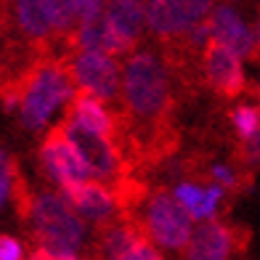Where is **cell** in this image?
I'll list each match as a JSON object with an SVG mask.
<instances>
[{"label":"cell","instance_id":"obj_1","mask_svg":"<svg viewBox=\"0 0 260 260\" xmlns=\"http://www.w3.org/2000/svg\"><path fill=\"white\" fill-rule=\"evenodd\" d=\"M29 223L40 244L53 255L77 252L82 247V239H85V226H82L77 210L69 205L67 197L53 191L38 194L32 199Z\"/></svg>","mask_w":260,"mask_h":260},{"label":"cell","instance_id":"obj_2","mask_svg":"<svg viewBox=\"0 0 260 260\" xmlns=\"http://www.w3.org/2000/svg\"><path fill=\"white\" fill-rule=\"evenodd\" d=\"M120 90L127 109L136 117L144 120L159 117L170 99V82L162 61L154 53H136L133 58H127L120 77Z\"/></svg>","mask_w":260,"mask_h":260},{"label":"cell","instance_id":"obj_3","mask_svg":"<svg viewBox=\"0 0 260 260\" xmlns=\"http://www.w3.org/2000/svg\"><path fill=\"white\" fill-rule=\"evenodd\" d=\"M75 80L61 67L45 64L27 77L24 90L19 93V114L29 130H43L61 104L72 101Z\"/></svg>","mask_w":260,"mask_h":260},{"label":"cell","instance_id":"obj_4","mask_svg":"<svg viewBox=\"0 0 260 260\" xmlns=\"http://www.w3.org/2000/svg\"><path fill=\"white\" fill-rule=\"evenodd\" d=\"M61 133H64V138L69 141V144L75 146V151L80 154L82 165L88 168L90 175H96L99 181L117 178V173H120V157H117L112 141L106 136L96 133V130H90L85 125H80L75 117L61 122Z\"/></svg>","mask_w":260,"mask_h":260},{"label":"cell","instance_id":"obj_5","mask_svg":"<svg viewBox=\"0 0 260 260\" xmlns=\"http://www.w3.org/2000/svg\"><path fill=\"white\" fill-rule=\"evenodd\" d=\"M146 229L157 244L168 250H181L191 236V215L181 207L173 194H154L146 207Z\"/></svg>","mask_w":260,"mask_h":260},{"label":"cell","instance_id":"obj_6","mask_svg":"<svg viewBox=\"0 0 260 260\" xmlns=\"http://www.w3.org/2000/svg\"><path fill=\"white\" fill-rule=\"evenodd\" d=\"M215 0H149L146 3V24L159 38L186 35L197 21L210 16Z\"/></svg>","mask_w":260,"mask_h":260},{"label":"cell","instance_id":"obj_7","mask_svg":"<svg viewBox=\"0 0 260 260\" xmlns=\"http://www.w3.org/2000/svg\"><path fill=\"white\" fill-rule=\"evenodd\" d=\"M120 67L112 56L99 51H82L72 61V80L82 90L93 93L104 101H112L120 96Z\"/></svg>","mask_w":260,"mask_h":260},{"label":"cell","instance_id":"obj_8","mask_svg":"<svg viewBox=\"0 0 260 260\" xmlns=\"http://www.w3.org/2000/svg\"><path fill=\"white\" fill-rule=\"evenodd\" d=\"M43 162H45V170H48V175L64 188V191H69L72 186L88 181V168L82 165L80 154L75 151V146L69 144V141L64 138L61 127H56L48 133V138H45L43 144Z\"/></svg>","mask_w":260,"mask_h":260},{"label":"cell","instance_id":"obj_9","mask_svg":"<svg viewBox=\"0 0 260 260\" xmlns=\"http://www.w3.org/2000/svg\"><path fill=\"white\" fill-rule=\"evenodd\" d=\"M207 19H210V43L223 45V48H229L239 58L250 56L255 51V35L231 6L212 8Z\"/></svg>","mask_w":260,"mask_h":260},{"label":"cell","instance_id":"obj_10","mask_svg":"<svg viewBox=\"0 0 260 260\" xmlns=\"http://www.w3.org/2000/svg\"><path fill=\"white\" fill-rule=\"evenodd\" d=\"M205 72L210 85L220 90L223 96H236L244 90V72H242V58L223 48L218 43H207L205 51Z\"/></svg>","mask_w":260,"mask_h":260},{"label":"cell","instance_id":"obj_11","mask_svg":"<svg viewBox=\"0 0 260 260\" xmlns=\"http://www.w3.org/2000/svg\"><path fill=\"white\" fill-rule=\"evenodd\" d=\"M104 19L125 48H130L144 32L146 24V3L144 0H106Z\"/></svg>","mask_w":260,"mask_h":260},{"label":"cell","instance_id":"obj_12","mask_svg":"<svg viewBox=\"0 0 260 260\" xmlns=\"http://www.w3.org/2000/svg\"><path fill=\"white\" fill-rule=\"evenodd\" d=\"M231 255V234L215 220H205L197 226L186 242V260H229Z\"/></svg>","mask_w":260,"mask_h":260},{"label":"cell","instance_id":"obj_13","mask_svg":"<svg viewBox=\"0 0 260 260\" xmlns=\"http://www.w3.org/2000/svg\"><path fill=\"white\" fill-rule=\"evenodd\" d=\"M69 199V205L77 210V215L90 218V220H106L117 210V199L106 186L93 183V181H82L72 186L69 191H64Z\"/></svg>","mask_w":260,"mask_h":260},{"label":"cell","instance_id":"obj_14","mask_svg":"<svg viewBox=\"0 0 260 260\" xmlns=\"http://www.w3.org/2000/svg\"><path fill=\"white\" fill-rule=\"evenodd\" d=\"M175 199L181 202V207L188 212L191 218L197 220H207L218 212V205H220V197H223V188L215 183L210 188H199L194 183H181L175 188Z\"/></svg>","mask_w":260,"mask_h":260},{"label":"cell","instance_id":"obj_15","mask_svg":"<svg viewBox=\"0 0 260 260\" xmlns=\"http://www.w3.org/2000/svg\"><path fill=\"white\" fill-rule=\"evenodd\" d=\"M77 35H75V43L80 45L82 51H99L106 56H117V53H125L127 48L117 40V35L109 29L104 14L93 21H85V24H77Z\"/></svg>","mask_w":260,"mask_h":260},{"label":"cell","instance_id":"obj_16","mask_svg":"<svg viewBox=\"0 0 260 260\" xmlns=\"http://www.w3.org/2000/svg\"><path fill=\"white\" fill-rule=\"evenodd\" d=\"M72 112H75V120L80 125L96 130V133H101V136H109L112 127H114L112 117H109V112L104 109V104L99 101V96H93V93H88V90H75Z\"/></svg>","mask_w":260,"mask_h":260},{"label":"cell","instance_id":"obj_17","mask_svg":"<svg viewBox=\"0 0 260 260\" xmlns=\"http://www.w3.org/2000/svg\"><path fill=\"white\" fill-rule=\"evenodd\" d=\"M16 19H19V27L29 38H45L51 32V21L48 14H45L43 0H16Z\"/></svg>","mask_w":260,"mask_h":260},{"label":"cell","instance_id":"obj_18","mask_svg":"<svg viewBox=\"0 0 260 260\" xmlns=\"http://www.w3.org/2000/svg\"><path fill=\"white\" fill-rule=\"evenodd\" d=\"M141 229L138 226H130V223H122V226H114L106 231L104 236V250H106V257L109 260H117L127 247H133L138 239H141Z\"/></svg>","mask_w":260,"mask_h":260},{"label":"cell","instance_id":"obj_19","mask_svg":"<svg viewBox=\"0 0 260 260\" xmlns=\"http://www.w3.org/2000/svg\"><path fill=\"white\" fill-rule=\"evenodd\" d=\"M75 3L77 0H43L45 14H48L51 29L69 32L75 27Z\"/></svg>","mask_w":260,"mask_h":260},{"label":"cell","instance_id":"obj_20","mask_svg":"<svg viewBox=\"0 0 260 260\" xmlns=\"http://www.w3.org/2000/svg\"><path fill=\"white\" fill-rule=\"evenodd\" d=\"M231 122L236 127V133L247 141L260 130V109H255V106H236L231 112Z\"/></svg>","mask_w":260,"mask_h":260},{"label":"cell","instance_id":"obj_21","mask_svg":"<svg viewBox=\"0 0 260 260\" xmlns=\"http://www.w3.org/2000/svg\"><path fill=\"white\" fill-rule=\"evenodd\" d=\"M104 6H106V0H77L75 3V27L99 19L104 14Z\"/></svg>","mask_w":260,"mask_h":260},{"label":"cell","instance_id":"obj_22","mask_svg":"<svg viewBox=\"0 0 260 260\" xmlns=\"http://www.w3.org/2000/svg\"><path fill=\"white\" fill-rule=\"evenodd\" d=\"M11 186H14V165H11L6 151L0 149V212H3L8 197H11Z\"/></svg>","mask_w":260,"mask_h":260},{"label":"cell","instance_id":"obj_23","mask_svg":"<svg viewBox=\"0 0 260 260\" xmlns=\"http://www.w3.org/2000/svg\"><path fill=\"white\" fill-rule=\"evenodd\" d=\"M117 260H162V255L144 239V236H141V239H138L133 247H127V250L117 257Z\"/></svg>","mask_w":260,"mask_h":260},{"label":"cell","instance_id":"obj_24","mask_svg":"<svg viewBox=\"0 0 260 260\" xmlns=\"http://www.w3.org/2000/svg\"><path fill=\"white\" fill-rule=\"evenodd\" d=\"M0 260H24V247L14 236H0Z\"/></svg>","mask_w":260,"mask_h":260},{"label":"cell","instance_id":"obj_25","mask_svg":"<svg viewBox=\"0 0 260 260\" xmlns=\"http://www.w3.org/2000/svg\"><path fill=\"white\" fill-rule=\"evenodd\" d=\"M212 178H215V183L220 188H234L236 186V175L231 168H226V165H215L212 168Z\"/></svg>","mask_w":260,"mask_h":260},{"label":"cell","instance_id":"obj_26","mask_svg":"<svg viewBox=\"0 0 260 260\" xmlns=\"http://www.w3.org/2000/svg\"><path fill=\"white\" fill-rule=\"evenodd\" d=\"M244 159L250 162V165H260V130L255 136L247 138V144H244Z\"/></svg>","mask_w":260,"mask_h":260},{"label":"cell","instance_id":"obj_27","mask_svg":"<svg viewBox=\"0 0 260 260\" xmlns=\"http://www.w3.org/2000/svg\"><path fill=\"white\" fill-rule=\"evenodd\" d=\"M29 260H56V255L51 250H45V247H40V250H35L29 255Z\"/></svg>","mask_w":260,"mask_h":260},{"label":"cell","instance_id":"obj_28","mask_svg":"<svg viewBox=\"0 0 260 260\" xmlns=\"http://www.w3.org/2000/svg\"><path fill=\"white\" fill-rule=\"evenodd\" d=\"M56 260H80L77 252H61V255H56Z\"/></svg>","mask_w":260,"mask_h":260},{"label":"cell","instance_id":"obj_29","mask_svg":"<svg viewBox=\"0 0 260 260\" xmlns=\"http://www.w3.org/2000/svg\"><path fill=\"white\" fill-rule=\"evenodd\" d=\"M255 40L260 43V19H257V32H255Z\"/></svg>","mask_w":260,"mask_h":260},{"label":"cell","instance_id":"obj_30","mask_svg":"<svg viewBox=\"0 0 260 260\" xmlns=\"http://www.w3.org/2000/svg\"><path fill=\"white\" fill-rule=\"evenodd\" d=\"M257 90H260V85H257Z\"/></svg>","mask_w":260,"mask_h":260}]
</instances>
